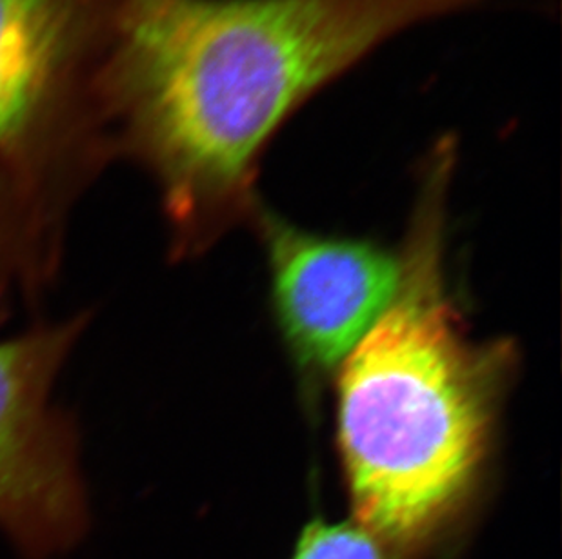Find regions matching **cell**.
<instances>
[{
  "instance_id": "cell-1",
  "label": "cell",
  "mask_w": 562,
  "mask_h": 559,
  "mask_svg": "<svg viewBox=\"0 0 562 559\" xmlns=\"http://www.w3.org/2000/svg\"><path fill=\"white\" fill-rule=\"evenodd\" d=\"M472 2L130 0L124 84L171 259L254 218L259 155L306 96L401 30Z\"/></svg>"
},
{
  "instance_id": "cell-2",
  "label": "cell",
  "mask_w": 562,
  "mask_h": 559,
  "mask_svg": "<svg viewBox=\"0 0 562 559\" xmlns=\"http://www.w3.org/2000/svg\"><path fill=\"white\" fill-rule=\"evenodd\" d=\"M451 155L442 146L428 168L397 298L334 376L335 436L353 520L397 559L430 550L472 509L517 369L514 343L475 340L448 293Z\"/></svg>"
},
{
  "instance_id": "cell-3",
  "label": "cell",
  "mask_w": 562,
  "mask_h": 559,
  "mask_svg": "<svg viewBox=\"0 0 562 559\" xmlns=\"http://www.w3.org/2000/svg\"><path fill=\"white\" fill-rule=\"evenodd\" d=\"M95 318L82 309L0 338V534L21 559H57L91 531L79 418L55 387Z\"/></svg>"
},
{
  "instance_id": "cell-4",
  "label": "cell",
  "mask_w": 562,
  "mask_h": 559,
  "mask_svg": "<svg viewBox=\"0 0 562 559\" xmlns=\"http://www.w3.org/2000/svg\"><path fill=\"white\" fill-rule=\"evenodd\" d=\"M254 220L270 270L273 320L301 384L317 396L397 298L404 249L306 231L260 209Z\"/></svg>"
},
{
  "instance_id": "cell-5",
  "label": "cell",
  "mask_w": 562,
  "mask_h": 559,
  "mask_svg": "<svg viewBox=\"0 0 562 559\" xmlns=\"http://www.w3.org/2000/svg\"><path fill=\"white\" fill-rule=\"evenodd\" d=\"M64 0H0V149L21 142L66 43Z\"/></svg>"
},
{
  "instance_id": "cell-6",
  "label": "cell",
  "mask_w": 562,
  "mask_h": 559,
  "mask_svg": "<svg viewBox=\"0 0 562 559\" xmlns=\"http://www.w3.org/2000/svg\"><path fill=\"white\" fill-rule=\"evenodd\" d=\"M292 559H397V556L356 520H313L303 528Z\"/></svg>"
}]
</instances>
